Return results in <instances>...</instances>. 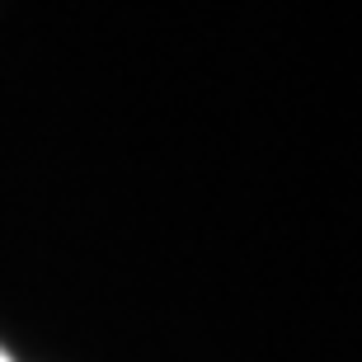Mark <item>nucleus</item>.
I'll return each instance as SVG.
<instances>
[{
    "label": "nucleus",
    "mask_w": 362,
    "mask_h": 362,
    "mask_svg": "<svg viewBox=\"0 0 362 362\" xmlns=\"http://www.w3.org/2000/svg\"><path fill=\"white\" fill-rule=\"evenodd\" d=\"M0 362H10V353H5V349H0Z\"/></svg>",
    "instance_id": "f257e3e1"
}]
</instances>
